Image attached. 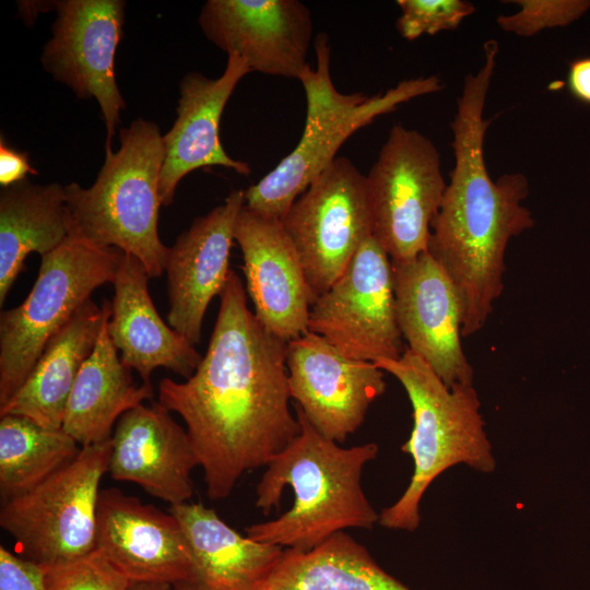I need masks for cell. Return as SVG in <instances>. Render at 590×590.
Wrapping results in <instances>:
<instances>
[{
	"label": "cell",
	"instance_id": "cell-1",
	"mask_svg": "<svg viewBox=\"0 0 590 590\" xmlns=\"http://www.w3.org/2000/svg\"><path fill=\"white\" fill-rule=\"evenodd\" d=\"M286 344L250 311L231 270L196 371L158 384V402L186 425L211 500L226 498L245 472L267 465L300 432L290 410Z\"/></svg>",
	"mask_w": 590,
	"mask_h": 590
},
{
	"label": "cell",
	"instance_id": "cell-2",
	"mask_svg": "<svg viewBox=\"0 0 590 590\" xmlns=\"http://www.w3.org/2000/svg\"><path fill=\"white\" fill-rule=\"evenodd\" d=\"M493 68L465 76L451 122L455 167L430 227L427 251L450 279L461 307V335L480 331L503 290L509 240L533 227L522 201L529 181L521 173L493 180L484 161L483 118Z\"/></svg>",
	"mask_w": 590,
	"mask_h": 590
},
{
	"label": "cell",
	"instance_id": "cell-3",
	"mask_svg": "<svg viewBox=\"0 0 590 590\" xmlns=\"http://www.w3.org/2000/svg\"><path fill=\"white\" fill-rule=\"evenodd\" d=\"M299 434L268 464L256 487V506L279 508L286 486L292 507L276 519L246 528L250 539L307 551L349 528L371 529L379 521L361 485L364 465L378 455L375 442L342 447L321 435L295 405Z\"/></svg>",
	"mask_w": 590,
	"mask_h": 590
},
{
	"label": "cell",
	"instance_id": "cell-4",
	"mask_svg": "<svg viewBox=\"0 0 590 590\" xmlns=\"http://www.w3.org/2000/svg\"><path fill=\"white\" fill-rule=\"evenodd\" d=\"M119 140L91 187L64 186L68 236L117 248L137 258L150 279L158 278L168 253L157 229L163 135L156 123L138 118L120 129Z\"/></svg>",
	"mask_w": 590,
	"mask_h": 590
},
{
	"label": "cell",
	"instance_id": "cell-5",
	"mask_svg": "<svg viewBox=\"0 0 590 590\" xmlns=\"http://www.w3.org/2000/svg\"><path fill=\"white\" fill-rule=\"evenodd\" d=\"M374 364L397 378L413 411V428L401 447L413 460V473L403 494L379 514L378 523L413 532L421 522V500L441 473L457 464L491 473L496 459L473 385L449 388L408 347L398 359H378Z\"/></svg>",
	"mask_w": 590,
	"mask_h": 590
},
{
	"label": "cell",
	"instance_id": "cell-6",
	"mask_svg": "<svg viewBox=\"0 0 590 590\" xmlns=\"http://www.w3.org/2000/svg\"><path fill=\"white\" fill-rule=\"evenodd\" d=\"M316 68L299 78L307 103L303 134L295 149L257 184L245 190V206L281 220L293 202L338 157L344 142L377 117L412 98L439 92L436 75L405 80L382 94L339 92L330 74V40L319 33L314 42Z\"/></svg>",
	"mask_w": 590,
	"mask_h": 590
},
{
	"label": "cell",
	"instance_id": "cell-7",
	"mask_svg": "<svg viewBox=\"0 0 590 590\" xmlns=\"http://www.w3.org/2000/svg\"><path fill=\"white\" fill-rule=\"evenodd\" d=\"M123 252L68 236L42 256L36 281L16 307L0 312V406L20 389L49 340L105 283Z\"/></svg>",
	"mask_w": 590,
	"mask_h": 590
},
{
	"label": "cell",
	"instance_id": "cell-8",
	"mask_svg": "<svg viewBox=\"0 0 590 590\" xmlns=\"http://www.w3.org/2000/svg\"><path fill=\"white\" fill-rule=\"evenodd\" d=\"M110 451L111 437L83 446L44 482L2 502L0 527L14 539L21 557L46 566L96 550L99 485L108 473Z\"/></svg>",
	"mask_w": 590,
	"mask_h": 590
},
{
	"label": "cell",
	"instance_id": "cell-9",
	"mask_svg": "<svg viewBox=\"0 0 590 590\" xmlns=\"http://www.w3.org/2000/svg\"><path fill=\"white\" fill-rule=\"evenodd\" d=\"M366 179L373 236L390 260L409 261L426 251L447 187L434 143L394 125Z\"/></svg>",
	"mask_w": 590,
	"mask_h": 590
},
{
	"label": "cell",
	"instance_id": "cell-10",
	"mask_svg": "<svg viewBox=\"0 0 590 590\" xmlns=\"http://www.w3.org/2000/svg\"><path fill=\"white\" fill-rule=\"evenodd\" d=\"M281 223L298 252L314 304L373 235L366 176L349 158L338 156Z\"/></svg>",
	"mask_w": 590,
	"mask_h": 590
},
{
	"label": "cell",
	"instance_id": "cell-11",
	"mask_svg": "<svg viewBox=\"0 0 590 590\" xmlns=\"http://www.w3.org/2000/svg\"><path fill=\"white\" fill-rule=\"evenodd\" d=\"M308 330L350 358L374 363L398 359L403 354L392 263L373 235L342 275L311 305Z\"/></svg>",
	"mask_w": 590,
	"mask_h": 590
},
{
	"label": "cell",
	"instance_id": "cell-12",
	"mask_svg": "<svg viewBox=\"0 0 590 590\" xmlns=\"http://www.w3.org/2000/svg\"><path fill=\"white\" fill-rule=\"evenodd\" d=\"M122 0L56 1L52 36L40 57L44 69L80 99L95 98L106 127L105 153L126 107L115 76L122 37Z\"/></svg>",
	"mask_w": 590,
	"mask_h": 590
},
{
	"label": "cell",
	"instance_id": "cell-13",
	"mask_svg": "<svg viewBox=\"0 0 590 590\" xmlns=\"http://www.w3.org/2000/svg\"><path fill=\"white\" fill-rule=\"evenodd\" d=\"M286 368L295 405L321 435L339 444L362 425L386 390L382 369L344 356L311 331L287 342Z\"/></svg>",
	"mask_w": 590,
	"mask_h": 590
},
{
	"label": "cell",
	"instance_id": "cell-14",
	"mask_svg": "<svg viewBox=\"0 0 590 590\" xmlns=\"http://www.w3.org/2000/svg\"><path fill=\"white\" fill-rule=\"evenodd\" d=\"M198 23L204 36L250 72L297 79L309 67L310 10L298 0H208Z\"/></svg>",
	"mask_w": 590,
	"mask_h": 590
},
{
	"label": "cell",
	"instance_id": "cell-15",
	"mask_svg": "<svg viewBox=\"0 0 590 590\" xmlns=\"http://www.w3.org/2000/svg\"><path fill=\"white\" fill-rule=\"evenodd\" d=\"M96 550L131 582L193 579L190 546L176 516L117 487L101 491Z\"/></svg>",
	"mask_w": 590,
	"mask_h": 590
},
{
	"label": "cell",
	"instance_id": "cell-16",
	"mask_svg": "<svg viewBox=\"0 0 590 590\" xmlns=\"http://www.w3.org/2000/svg\"><path fill=\"white\" fill-rule=\"evenodd\" d=\"M391 263L397 322L408 349L449 388L473 385L461 344V307L445 270L427 250Z\"/></svg>",
	"mask_w": 590,
	"mask_h": 590
},
{
	"label": "cell",
	"instance_id": "cell-17",
	"mask_svg": "<svg viewBox=\"0 0 590 590\" xmlns=\"http://www.w3.org/2000/svg\"><path fill=\"white\" fill-rule=\"evenodd\" d=\"M255 316L286 343L308 332L312 298L298 252L281 220L245 205L235 224Z\"/></svg>",
	"mask_w": 590,
	"mask_h": 590
},
{
	"label": "cell",
	"instance_id": "cell-18",
	"mask_svg": "<svg viewBox=\"0 0 590 590\" xmlns=\"http://www.w3.org/2000/svg\"><path fill=\"white\" fill-rule=\"evenodd\" d=\"M245 190L234 189L225 201L197 217L169 248L166 258L169 326L196 345L208 306L229 276V250Z\"/></svg>",
	"mask_w": 590,
	"mask_h": 590
},
{
	"label": "cell",
	"instance_id": "cell-19",
	"mask_svg": "<svg viewBox=\"0 0 590 590\" xmlns=\"http://www.w3.org/2000/svg\"><path fill=\"white\" fill-rule=\"evenodd\" d=\"M196 467L199 458L187 429L158 401L139 404L118 420L108 465L115 481L134 483L175 506L192 497Z\"/></svg>",
	"mask_w": 590,
	"mask_h": 590
},
{
	"label": "cell",
	"instance_id": "cell-20",
	"mask_svg": "<svg viewBox=\"0 0 590 590\" xmlns=\"http://www.w3.org/2000/svg\"><path fill=\"white\" fill-rule=\"evenodd\" d=\"M250 72L237 55H227L224 72L209 79L199 72L184 75L179 83L177 117L163 135L164 160L160 176V200L173 203L181 179L193 170L210 166L229 168L249 175L248 163L227 155L220 141V121L238 82Z\"/></svg>",
	"mask_w": 590,
	"mask_h": 590
},
{
	"label": "cell",
	"instance_id": "cell-21",
	"mask_svg": "<svg viewBox=\"0 0 590 590\" xmlns=\"http://www.w3.org/2000/svg\"><path fill=\"white\" fill-rule=\"evenodd\" d=\"M150 276L131 255L121 258L115 281L108 334L121 362L151 384L154 369L163 367L189 378L202 356L186 338L160 317L149 293Z\"/></svg>",
	"mask_w": 590,
	"mask_h": 590
},
{
	"label": "cell",
	"instance_id": "cell-22",
	"mask_svg": "<svg viewBox=\"0 0 590 590\" xmlns=\"http://www.w3.org/2000/svg\"><path fill=\"white\" fill-rule=\"evenodd\" d=\"M107 299H88L49 340L27 378L0 406V416L25 417L39 426L62 428L66 405L81 366L101 332Z\"/></svg>",
	"mask_w": 590,
	"mask_h": 590
},
{
	"label": "cell",
	"instance_id": "cell-23",
	"mask_svg": "<svg viewBox=\"0 0 590 590\" xmlns=\"http://www.w3.org/2000/svg\"><path fill=\"white\" fill-rule=\"evenodd\" d=\"M187 536L199 590H258L283 547L239 534L201 503L170 506Z\"/></svg>",
	"mask_w": 590,
	"mask_h": 590
},
{
	"label": "cell",
	"instance_id": "cell-24",
	"mask_svg": "<svg viewBox=\"0 0 590 590\" xmlns=\"http://www.w3.org/2000/svg\"><path fill=\"white\" fill-rule=\"evenodd\" d=\"M111 302L96 344L76 376L69 396L62 429L81 447L108 440L127 411L154 397L151 384L138 385L132 369L118 356L108 334Z\"/></svg>",
	"mask_w": 590,
	"mask_h": 590
},
{
	"label": "cell",
	"instance_id": "cell-25",
	"mask_svg": "<svg viewBox=\"0 0 590 590\" xmlns=\"http://www.w3.org/2000/svg\"><path fill=\"white\" fill-rule=\"evenodd\" d=\"M64 186L24 179L0 192V306L32 252L42 256L68 238Z\"/></svg>",
	"mask_w": 590,
	"mask_h": 590
},
{
	"label": "cell",
	"instance_id": "cell-26",
	"mask_svg": "<svg viewBox=\"0 0 590 590\" xmlns=\"http://www.w3.org/2000/svg\"><path fill=\"white\" fill-rule=\"evenodd\" d=\"M258 590H411L345 531L311 550L284 548Z\"/></svg>",
	"mask_w": 590,
	"mask_h": 590
},
{
	"label": "cell",
	"instance_id": "cell-27",
	"mask_svg": "<svg viewBox=\"0 0 590 590\" xmlns=\"http://www.w3.org/2000/svg\"><path fill=\"white\" fill-rule=\"evenodd\" d=\"M82 447L62 428L16 415L0 416V496H20L70 463Z\"/></svg>",
	"mask_w": 590,
	"mask_h": 590
},
{
	"label": "cell",
	"instance_id": "cell-28",
	"mask_svg": "<svg viewBox=\"0 0 590 590\" xmlns=\"http://www.w3.org/2000/svg\"><path fill=\"white\" fill-rule=\"evenodd\" d=\"M42 568L44 590H127L132 583L98 550Z\"/></svg>",
	"mask_w": 590,
	"mask_h": 590
},
{
	"label": "cell",
	"instance_id": "cell-29",
	"mask_svg": "<svg viewBox=\"0 0 590 590\" xmlns=\"http://www.w3.org/2000/svg\"><path fill=\"white\" fill-rule=\"evenodd\" d=\"M397 3L401 9L397 30L408 40L456 30L475 11L474 5L464 0H398Z\"/></svg>",
	"mask_w": 590,
	"mask_h": 590
},
{
	"label": "cell",
	"instance_id": "cell-30",
	"mask_svg": "<svg viewBox=\"0 0 590 590\" xmlns=\"http://www.w3.org/2000/svg\"><path fill=\"white\" fill-rule=\"evenodd\" d=\"M520 7L517 13L499 15L498 26L505 32L530 37L553 27H564L579 20L589 9L590 0H510Z\"/></svg>",
	"mask_w": 590,
	"mask_h": 590
},
{
	"label": "cell",
	"instance_id": "cell-31",
	"mask_svg": "<svg viewBox=\"0 0 590 590\" xmlns=\"http://www.w3.org/2000/svg\"><path fill=\"white\" fill-rule=\"evenodd\" d=\"M0 590H44L42 566L0 546Z\"/></svg>",
	"mask_w": 590,
	"mask_h": 590
},
{
	"label": "cell",
	"instance_id": "cell-32",
	"mask_svg": "<svg viewBox=\"0 0 590 590\" xmlns=\"http://www.w3.org/2000/svg\"><path fill=\"white\" fill-rule=\"evenodd\" d=\"M38 175L32 167L27 152L11 148L4 137L0 138V185L2 188L26 179V175Z\"/></svg>",
	"mask_w": 590,
	"mask_h": 590
},
{
	"label": "cell",
	"instance_id": "cell-33",
	"mask_svg": "<svg viewBox=\"0 0 590 590\" xmlns=\"http://www.w3.org/2000/svg\"><path fill=\"white\" fill-rule=\"evenodd\" d=\"M566 84L575 99L590 106V56L576 58L569 63Z\"/></svg>",
	"mask_w": 590,
	"mask_h": 590
},
{
	"label": "cell",
	"instance_id": "cell-34",
	"mask_svg": "<svg viewBox=\"0 0 590 590\" xmlns=\"http://www.w3.org/2000/svg\"><path fill=\"white\" fill-rule=\"evenodd\" d=\"M127 590H173L166 582H132Z\"/></svg>",
	"mask_w": 590,
	"mask_h": 590
},
{
	"label": "cell",
	"instance_id": "cell-35",
	"mask_svg": "<svg viewBox=\"0 0 590 590\" xmlns=\"http://www.w3.org/2000/svg\"><path fill=\"white\" fill-rule=\"evenodd\" d=\"M173 590H199L191 581H181L173 585Z\"/></svg>",
	"mask_w": 590,
	"mask_h": 590
}]
</instances>
